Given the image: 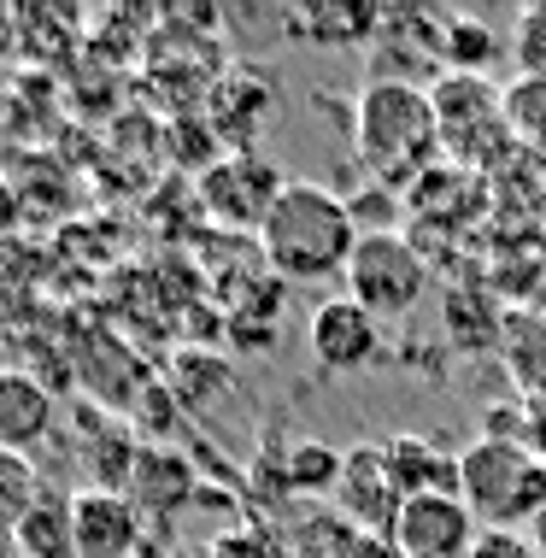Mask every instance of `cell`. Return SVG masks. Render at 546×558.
<instances>
[{"mask_svg":"<svg viewBox=\"0 0 546 558\" xmlns=\"http://www.w3.org/2000/svg\"><path fill=\"white\" fill-rule=\"evenodd\" d=\"M400 488L388 476V452L383 441H359L347 447V464H341V488H336V511L353 530L364 535H393V518H400Z\"/></svg>","mask_w":546,"mask_h":558,"instance_id":"10","label":"cell"},{"mask_svg":"<svg viewBox=\"0 0 546 558\" xmlns=\"http://www.w3.org/2000/svg\"><path fill=\"white\" fill-rule=\"evenodd\" d=\"M130 412H135V424H130L135 441H142V447H171V429H177V417H182V400H177L171 383H159V376H154V383L135 395Z\"/></svg>","mask_w":546,"mask_h":558,"instance_id":"18","label":"cell"},{"mask_svg":"<svg viewBox=\"0 0 546 558\" xmlns=\"http://www.w3.org/2000/svg\"><path fill=\"white\" fill-rule=\"evenodd\" d=\"M476 535L482 523L470 518L459 494H417V500L400 506L388 541L400 547V558H470Z\"/></svg>","mask_w":546,"mask_h":558,"instance_id":"7","label":"cell"},{"mask_svg":"<svg viewBox=\"0 0 546 558\" xmlns=\"http://www.w3.org/2000/svg\"><path fill=\"white\" fill-rule=\"evenodd\" d=\"M435 100V124H441V147L452 165H476L488 171L494 159H506V88H494L488 77H470V71H441L429 83Z\"/></svg>","mask_w":546,"mask_h":558,"instance_id":"4","label":"cell"},{"mask_svg":"<svg viewBox=\"0 0 546 558\" xmlns=\"http://www.w3.org/2000/svg\"><path fill=\"white\" fill-rule=\"evenodd\" d=\"M41 494V476L36 464L24 459V452H7L0 447V541H12V530H19V518L29 511V500Z\"/></svg>","mask_w":546,"mask_h":558,"instance_id":"19","label":"cell"},{"mask_svg":"<svg viewBox=\"0 0 546 558\" xmlns=\"http://www.w3.org/2000/svg\"><path fill=\"white\" fill-rule=\"evenodd\" d=\"M341 464H347V452H336L329 441H294L282 452V494H300V500H336Z\"/></svg>","mask_w":546,"mask_h":558,"instance_id":"15","label":"cell"},{"mask_svg":"<svg viewBox=\"0 0 546 558\" xmlns=\"http://www.w3.org/2000/svg\"><path fill=\"white\" fill-rule=\"evenodd\" d=\"M459 500L482 530H529L546 511V459L529 441H470L459 452Z\"/></svg>","mask_w":546,"mask_h":558,"instance_id":"3","label":"cell"},{"mask_svg":"<svg viewBox=\"0 0 546 558\" xmlns=\"http://www.w3.org/2000/svg\"><path fill=\"white\" fill-rule=\"evenodd\" d=\"M359 247V223L347 201L324 183H288L259 223V253L282 282H329L347 277Z\"/></svg>","mask_w":546,"mask_h":558,"instance_id":"1","label":"cell"},{"mask_svg":"<svg viewBox=\"0 0 546 558\" xmlns=\"http://www.w3.org/2000/svg\"><path fill=\"white\" fill-rule=\"evenodd\" d=\"M341 282H347V300H359L376 324H388V318L417 312L435 277H429V259H423L417 241H405L393 230V235H359L353 265H347Z\"/></svg>","mask_w":546,"mask_h":558,"instance_id":"5","label":"cell"},{"mask_svg":"<svg viewBox=\"0 0 546 558\" xmlns=\"http://www.w3.org/2000/svg\"><path fill=\"white\" fill-rule=\"evenodd\" d=\"M130 500L147 523L154 518H171L194 500V464L182 459L177 447H142L135 459V476H130Z\"/></svg>","mask_w":546,"mask_h":558,"instance_id":"12","label":"cell"},{"mask_svg":"<svg viewBox=\"0 0 546 558\" xmlns=\"http://www.w3.org/2000/svg\"><path fill=\"white\" fill-rule=\"evenodd\" d=\"M353 142L359 159L371 165L376 183L412 189L423 171L447 159L441 124H435V100L423 83H371L353 107Z\"/></svg>","mask_w":546,"mask_h":558,"instance_id":"2","label":"cell"},{"mask_svg":"<svg viewBox=\"0 0 546 558\" xmlns=\"http://www.w3.org/2000/svg\"><path fill=\"white\" fill-rule=\"evenodd\" d=\"M12 553L19 558H77L71 553V494L59 482H41V494L12 530Z\"/></svg>","mask_w":546,"mask_h":558,"instance_id":"14","label":"cell"},{"mask_svg":"<svg viewBox=\"0 0 546 558\" xmlns=\"http://www.w3.org/2000/svg\"><path fill=\"white\" fill-rule=\"evenodd\" d=\"M470 558H535V547H529L523 530H482Z\"/></svg>","mask_w":546,"mask_h":558,"instance_id":"22","label":"cell"},{"mask_svg":"<svg viewBox=\"0 0 546 558\" xmlns=\"http://www.w3.org/2000/svg\"><path fill=\"white\" fill-rule=\"evenodd\" d=\"M511 59H518V77L546 83V7H523L511 19Z\"/></svg>","mask_w":546,"mask_h":558,"instance_id":"21","label":"cell"},{"mask_svg":"<svg viewBox=\"0 0 546 558\" xmlns=\"http://www.w3.org/2000/svg\"><path fill=\"white\" fill-rule=\"evenodd\" d=\"M282 189H288V177L259 154H223L201 171V206L223 223V230L259 235V223L270 218V206H277Z\"/></svg>","mask_w":546,"mask_h":558,"instance_id":"6","label":"cell"},{"mask_svg":"<svg viewBox=\"0 0 546 558\" xmlns=\"http://www.w3.org/2000/svg\"><path fill=\"white\" fill-rule=\"evenodd\" d=\"M506 130H511V142L546 154V83L511 77V88H506Z\"/></svg>","mask_w":546,"mask_h":558,"instance_id":"20","label":"cell"},{"mask_svg":"<svg viewBox=\"0 0 546 558\" xmlns=\"http://www.w3.org/2000/svg\"><path fill=\"white\" fill-rule=\"evenodd\" d=\"M53 429H59V405L48 395V383L19 365H0V447L29 459Z\"/></svg>","mask_w":546,"mask_h":558,"instance_id":"11","label":"cell"},{"mask_svg":"<svg viewBox=\"0 0 546 558\" xmlns=\"http://www.w3.org/2000/svg\"><path fill=\"white\" fill-rule=\"evenodd\" d=\"M306 347H312L317 371L353 376V371H364V365H376V353H383V324H376L371 312L359 306V300L329 294V300H317V306H312Z\"/></svg>","mask_w":546,"mask_h":558,"instance_id":"8","label":"cell"},{"mask_svg":"<svg viewBox=\"0 0 546 558\" xmlns=\"http://www.w3.org/2000/svg\"><path fill=\"white\" fill-rule=\"evenodd\" d=\"M359 553H364V530H353L336 506L306 511L294 541H288V558H359Z\"/></svg>","mask_w":546,"mask_h":558,"instance_id":"16","label":"cell"},{"mask_svg":"<svg viewBox=\"0 0 546 558\" xmlns=\"http://www.w3.org/2000/svg\"><path fill=\"white\" fill-rule=\"evenodd\" d=\"M506 53L494 41V29L488 24H476V19H452L447 24V36H441V59H447V71H470V77H488V65Z\"/></svg>","mask_w":546,"mask_h":558,"instance_id":"17","label":"cell"},{"mask_svg":"<svg viewBox=\"0 0 546 558\" xmlns=\"http://www.w3.org/2000/svg\"><path fill=\"white\" fill-rule=\"evenodd\" d=\"M147 518L130 494L77 488L71 494V553L77 558H142Z\"/></svg>","mask_w":546,"mask_h":558,"instance_id":"9","label":"cell"},{"mask_svg":"<svg viewBox=\"0 0 546 558\" xmlns=\"http://www.w3.org/2000/svg\"><path fill=\"white\" fill-rule=\"evenodd\" d=\"M388 476L400 488V500H417V494H459V459H447L441 447H429L423 435H388Z\"/></svg>","mask_w":546,"mask_h":558,"instance_id":"13","label":"cell"},{"mask_svg":"<svg viewBox=\"0 0 546 558\" xmlns=\"http://www.w3.org/2000/svg\"><path fill=\"white\" fill-rule=\"evenodd\" d=\"M523 535H529V547H535V558H546V511H541V518H535V523H529V530H523Z\"/></svg>","mask_w":546,"mask_h":558,"instance_id":"23","label":"cell"}]
</instances>
